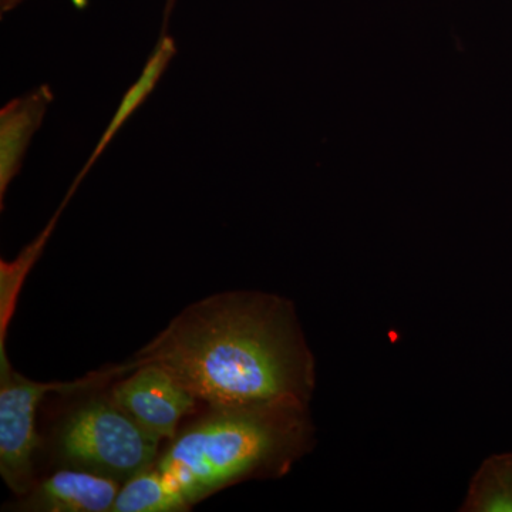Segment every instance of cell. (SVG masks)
I'll use <instances>...</instances> for the list:
<instances>
[{
  "label": "cell",
  "instance_id": "cell-1",
  "mask_svg": "<svg viewBox=\"0 0 512 512\" xmlns=\"http://www.w3.org/2000/svg\"><path fill=\"white\" fill-rule=\"evenodd\" d=\"M157 363L210 407L311 402L315 356L295 305L259 291L215 293L192 303L136 355Z\"/></svg>",
  "mask_w": 512,
  "mask_h": 512
},
{
  "label": "cell",
  "instance_id": "cell-2",
  "mask_svg": "<svg viewBox=\"0 0 512 512\" xmlns=\"http://www.w3.org/2000/svg\"><path fill=\"white\" fill-rule=\"evenodd\" d=\"M313 444L308 403L274 400L210 407L178 430L153 468L191 508L229 485L284 476Z\"/></svg>",
  "mask_w": 512,
  "mask_h": 512
},
{
  "label": "cell",
  "instance_id": "cell-3",
  "mask_svg": "<svg viewBox=\"0 0 512 512\" xmlns=\"http://www.w3.org/2000/svg\"><path fill=\"white\" fill-rule=\"evenodd\" d=\"M160 441L110 396L90 400L67 414L57 426L55 448L67 467L92 471L123 485L153 467Z\"/></svg>",
  "mask_w": 512,
  "mask_h": 512
},
{
  "label": "cell",
  "instance_id": "cell-4",
  "mask_svg": "<svg viewBox=\"0 0 512 512\" xmlns=\"http://www.w3.org/2000/svg\"><path fill=\"white\" fill-rule=\"evenodd\" d=\"M83 383H39L26 379L10 365L5 346L0 348V474L16 495L35 485L33 457L39 446L36 412L47 393Z\"/></svg>",
  "mask_w": 512,
  "mask_h": 512
},
{
  "label": "cell",
  "instance_id": "cell-5",
  "mask_svg": "<svg viewBox=\"0 0 512 512\" xmlns=\"http://www.w3.org/2000/svg\"><path fill=\"white\" fill-rule=\"evenodd\" d=\"M133 367V375L113 387L111 399L148 433L173 440L181 420L197 407V397L157 363Z\"/></svg>",
  "mask_w": 512,
  "mask_h": 512
},
{
  "label": "cell",
  "instance_id": "cell-6",
  "mask_svg": "<svg viewBox=\"0 0 512 512\" xmlns=\"http://www.w3.org/2000/svg\"><path fill=\"white\" fill-rule=\"evenodd\" d=\"M120 488L113 478L67 467L33 485L20 507L40 512H111Z\"/></svg>",
  "mask_w": 512,
  "mask_h": 512
},
{
  "label": "cell",
  "instance_id": "cell-7",
  "mask_svg": "<svg viewBox=\"0 0 512 512\" xmlns=\"http://www.w3.org/2000/svg\"><path fill=\"white\" fill-rule=\"evenodd\" d=\"M53 101L49 86L10 101L0 113V198L19 174L33 134L42 126L47 107Z\"/></svg>",
  "mask_w": 512,
  "mask_h": 512
},
{
  "label": "cell",
  "instance_id": "cell-8",
  "mask_svg": "<svg viewBox=\"0 0 512 512\" xmlns=\"http://www.w3.org/2000/svg\"><path fill=\"white\" fill-rule=\"evenodd\" d=\"M175 53H177V47H175L174 40L168 36H161L156 49H154L153 55L148 59L146 67H144L143 73H141L140 79L130 87L126 96L121 100L119 110L116 111L113 119H111L109 127L106 128L103 137L100 138L99 143H97L96 148H94L92 156H90L89 161L84 164L83 170L80 171V174L77 175L76 180H74L72 190H70L67 200H69L72 192L76 190L80 181L89 173L94 163H97L103 151L109 146L110 141L116 136L117 131L126 123L128 117L144 103L148 94L153 92L154 87L157 86L158 80L163 76L164 70L167 69L168 63L171 62Z\"/></svg>",
  "mask_w": 512,
  "mask_h": 512
},
{
  "label": "cell",
  "instance_id": "cell-9",
  "mask_svg": "<svg viewBox=\"0 0 512 512\" xmlns=\"http://www.w3.org/2000/svg\"><path fill=\"white\" fill-rule=\"evenodd\" d=\"M463 512H512V453L494 454L471 478Z\"/></svg>",
  "mask_w": 512,
  "mask_h": 512
},
{
  "label": "cell",
  "instance_id": "cell-10",
  "mask_svg": "<svg viewBox=\"0 0 512 512\" xmlns=\"http://www.w3.org/2000/svg\"><path fill=\"white\" fill-rule=\"evenodd\" d=\"M190 508L153 467L121 485L111 512H180Z\"/></svg>",
  "mask_w": 512,
  "mask_h": 512
},
{
  "label": "cell",
  "instance_id": "cell-11",
  "mask_svg": "<svg viewBox=\"0 0 512 512\" xmlns=\"http://www.w3.org/2000/svg\"><path fill=\"white\" fill-rule=\"evenodd\" d=\"M22 2L23 0H0V10H2V13L10 12V10L15 9Z\"/></svg>",
  "mask_w": 512,
  "mask_h": 512
},
{
  "label": "cell",
  "instance_id": "cell-12",
  "mask_svg": "<svg viewBox=\"0 0 512 512\" xmlns=\"http://www.w3.org/2000/svg\"><path fill=\"white\" fill-rule=\"evenodd\" d=\"M167 2L170 3V5H174L175 0H167Z\"/></svg>",
  "mask_w": 512,
  "mask_h": 512
}]
</instances>
